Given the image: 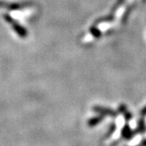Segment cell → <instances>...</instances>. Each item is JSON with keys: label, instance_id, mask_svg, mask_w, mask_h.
<instances>
[{"label": "cell", "instance_id": "cell-1", "mask_svg": "<svg viewBox=\"0 0 146 146\" xmlns=\"http://www.w3.org/2000/svg\"><path fill=\"white\" fill-rule=\"evenodd\" d=\"M11 25L12 27L13 30L16 32V33L19 35V36H21V38H25L28 36V31L26 30V29L25 27H23L17 21H14Z\"/></svg>", "mask_w": 146, "mask_h": 146}, {"label": "cell", "instance_id": "cell-2", "mask_svg": "<svg viewBox=\"0 0 146 146\" xmlns=\"http://www.w3.org/2000/svg\"><path fill=\"white\" fill-rule=\"evenodd\" d=\"M31 6L30 3H7V8L11 11L21 10L23 8H25L27 7Z\"/></svg>", "mask_w": 146, "mask_h": 146}, {"label": "cell", "instance_id": "cell-3", "mask_svg": "<svg viewBox=\"0 0 146 146\" xmlns=\"http://www.w3.org/2000/svg\"><path fill=\"white\" fill-rule=\"evenodd\" d=\"M94 110L96 111L98 114H102V115H108V116H116V113L115 111H113L112 110L109 108H105L102 106H94Z\"/></svg>", "mask_w": 146, "mask_h": 146}, {"label": "cell", "instance_id": "cell-4", "mask_svg": "<svg viewBox=\"0 0 146 146\" xmlns=\"http://www.w3.org/2000/svg\"><path fill=\"white\" fill-rule=\"evenodd\" d=\"M133 136H134V133L131 130L129 125L127 124V125L124 126L123 128L122 129V137L124 138L125 140L129 141Z\"/></svg>", "mask_w": 146, "mask_h": 146}, {"label": "cell", "instance_id": "cell-5", "mask_svg": "<svg viewBox=\"0 0 146 146\" xmlns=\"http://www.w3.org/2000/svg\"><path fill=\"white\" fill-rule=\"evenodd\" d=\"M103 119V116H98V117H94L92 118L89 120L88 122V124L89 127H94V126L98 125L99 123H101Z\"/></svg>", "mask_w": 146, "mask_h": 146}, {"label": "cell", "instance_id": "cell-6", "mask_svg": "<svg viewBox=\"0 0 146 146\" xmlns=\"http://www.w3.org/2000/svg\"><path fill=\"white\" fill-rule=\"evenodd\" d=\"M146 131V127L145 123V121L144 119H141L139 121V123H138V128H137V131L138 132H141L143 133Z\"/></svg>", "mask_w": 146, "mask_h": 146}, {"label": "cell", "instance_id": "cell-7", "mask_svg": "<svg viewBox=\"0 0 146 146\" xmlns=\"http://www.w3.org/2000/svg\"><path fill=\"white\" fill-rule=\"evenodd\" d=\"M115 129H116V127H115V124H112L111 125V127H110L109 131H107V133H106V138H108V137H110V136H112V134L115 132Z\"/></svg>", "mask_w": 146, "mask_h": 146}, {"label": "cell", "instance_id": "cell-8", "mask_svg": "<svg viewBox=\"0 0 146 146\" xmlns=\"http://www.w3.org/2000/svg\"><path fill=\"white\" fill-rule=\"evenodd\" d=\"M91 33H92V34H93L94 36H99L100 34H101V33H100L99 30H98L97 29H94V28H92V29H91Z\"/></svg>", "mask_w": 146, "mask_h": 146}, {"label": "cell", "instance_id": "cell-9", "mask_svg": "<svg viewBox=\"0 0 146 146\" xmlns=\"http://www.w3.org/2000/svg\"><path fill=\"white\" fill-rule=\"evenodd\" d=\"M123 115H124V117H125V119L126 120H129L132 117V115H131V113H129V112H127V110H126L125 112L123 113Z\"/></svg>", "mask_w": 146, "mask_h": 146}, {"label": "cell", "instance_id": "cell-10", "mask_svg": "<svg viewBox=\"0 0 146 146\" xmlns=\"http://www.w3.org/2000/svg\"><path fill=\"white\" fill-rule=\"evenodd\" d=\"M126 110H127V107H126L124 105H121L119 108V112H122V113H124Z\"/></svg>", "mask_w": 146, "mask_h": 146}, {"label": "cell", "instance_id": "cell-11", "mask_svg": "<svg viewBox=\"0 0 146 146\" xmlns=\"http://www.w3.org/2000/svg\"><path fill=\"white\" fill-rule=\"evenodd\" d=\"M7 3H6L4 1H0V7H7Z\"/></svg>", "mask_w": 146, "mask_h": 146}, {"label": "cell", "instance_id": "cell-12", "mask_svg": "<svg viewBox=\"0 0 146 146\" xmlns=\"http://www.w3.org/2000/svg\"><path fill=\"white\" fill-rule=\"evenodd\" d=\"M141 115H146V106L144 108V109L141 110Z\"/></svg>", "mask_w": 146, "mask_h": 146}, {"label": "cell", "instance_id": "cell-13", "mask_svg": "<svg viewBox=\"0 0 146 146\" xmlns=\"http://www.w3.org/2000/svg\"><path fill=\"white\" fill-rule=\"evenodd\" d=\"M141 146H146V139H144L141 141Z\"/></svg>", "mask_w": 146, "mask_h": 146}, {"label": "cell", "instance_id": "cell-14", "mask_svg": "<svg viewBox=\"0 0 146 146\" xmlns=\"http://www.w3.org/2000/svg\"><path fill=\"white\" fill-rule=\"evenodd\" d=\"M136 146H141V145H136Z\"/></svg>", "mask_w": 146, "mask_h": 146}]
</instances>
